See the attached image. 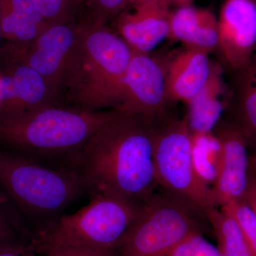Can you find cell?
<instances>
[{
  "mask_svg": "<svg viewBox=\"0 0 256 256\" xmlns=\"http://www.w3.org/2000/svg\"><path fill=\"white\" fill-rule=\"evenodd\" d=\"M156 118L121 114L110 120L82 150L77 172L89 196L105 195L142 203L154 193Z\"/></svg>",
  "mask_w": 256,
  "mask_h": 256,
  "instance_id": "cell-1",
  "label": "cell"
},
{
  "mask_svg": "<svg viewBox=\"0 0 256 256\" xmlns=\"http://www.w3.org/2000/svg\"><path fill=\"white\" fill-rule=\"evenodd\" d=\"M114 110L90 111L52 104L0 118V149L77 172L79 158Z\"/></svg>",
  "mask_w": 256,
  "mask_h": 256,
  "instance_id": "cell-2",
  "label": "cell"
},
{
  "mask_svg": "<svg viewBox=\"0 0 256 256\" xmlns=\"http://www.w3.org/2000/svg\"><path fill=\"white\" fill-rule=\"evenodd\" d=\"M78 22V42L64 74L58 102L63 96L69 107L112 110L122 100L132 50L107 25Z\"/></svg>",
  "mask_w": 256,
  "mask_h": 256,
  "instance_id": "cell-3",
  "label": "cell"
},
{
  "mask_svg": "<svg viewBox=\"0 0 256 256\" xmlns=\"http://www.w3.org/2000/svg\"><path fill=\"white\" fill-rule=\"evenodd\" d=\"M0 190L30 226L34 240L37 234L87 194L77 172L42 164L2 149Z\"/></svg>",
  "mask_w": 256,
  "mask_h": 256,
  "instance_id": "cell-4",
  "label": "cell"
},
{
  "mask_svg": "<svg viewBox=\"0 0 256 256\" xmlns=\"http://www.w3.org/2000/svg\"><path fill=\"white\" fill-rule=\"evenodd\" d=\"M76 213L62 215L37 234L35 254L80 247L114 252L137 218L142 203L98 195Z\"/></svg>",
  "mask_w": 256,
  "mask_h": 256,
  "instance_id": "cell-5",
  "label": "cell"
},
{
  "mask_svg": "<svg viewBox=\"0 0 256 256\" xmlns=\"http://www.w3.org/2000/svg\"><path fill=\"white\" fill-rule=\"evenodd\" d=\"M154 164L158 186L205 216L216 204L212 188L197 174L192 158V133L188 118L156 119Z\"/></svg>",
  "mask_w": 256,
  "mask_h": 256,
  "instance_id": "cell-6",
  "label": "cell"
},
{
  "mask_svg": "<svg viewBox=\"0 0 256 256\" xmlns=\"http://www.w3.org/2000/svg\"><path fill=\"white\" fill-rule=\"evenodd\" d=\"M202 216H205L164 192L154 193L143 202L114 255L169 256L180 242L200 233Z\"/></svg>",
  "mask_w": 256,
  "mask_h": 256,
  "instance_id": "cell-7",
  "label": "cell"
},
{
  "mask_svg": "<svg viewBox=\"0 0 256 256\" xmlns=\"http://www.w3.org/2000/svg\"><path fill=\"white\" fill-rule=\"evenodd\" d=\"M166 64L168 60L150 53H133L124 78L122 100L112 110L152 118L166 114L171 104L166 88Z\"/></svg>",
  "mask_w": 256,
  "mask_h": 256,
  "instance_id": "cell-8",
  "label": "cell"
},
{
  "mask_svg": "<svg viewBox=\"0 0 256 256\" xmlns=\"http://www.w3.org/2000/svg\"><path fill=\"white\" fill-rule=\"evenodd\" d=\"M79 34L80 23L77 20L50 25L30 43L23 63L41 76L57 104L64 74Z\"/></svg>",
  "mask_w": 256,
  "mask_h": 256,
  "instance_id": "cell-9",
  "label": "cell"
},
{
  "mask_svg": "<svg viewBox=\"0 0 256 256\" xmlns=\"http://www.w3.org/2000/svg\"><path fill=\"white\" fill-rule=\"evenodd\" d=\"M214 133L220 140L222 160L218 178L212 186L216 204L222 207L229 202L244 200L250 180V159L248 138L239 124L220 120Z\"/></svg>",
  "mask_w": 256,
  "mask_h": 256,
  "instance_id": "cell-10",
  "label": "cell"
},
{
  "mask_svg": "<svg viewBox=\"0 0 256 256\" xmlns=\"http://www.w3.org/2000/svg\"><path fill=\"white\" fill-rule=\"evenodd\" d=\"M218 21V48L230 72L256 53V0H224Z\"/></svg>",
  "mask_w": 256,
  "mask_h": 256,
  "instance_id": "cell-11",
  "label": "cell"
},
{
  "mask_svg": "<svg viewBox=\"0 0 256 256\" xmlns=\"http://www.w3.org/2000/svg\"><path fill=\"white\" fill-rule=\"evenodd\" d=\"M170 5L168 0H154L132 6V11L124 10L114 18V31L133 53H151L168 38Z\"/></svg>",
  "mask_w": 256,
  "mask_h": 256,
  "instance_id": "cell-12",
  "label": "cell"
},
{
  "mask_svg": "<svg viewBox=\"0 0 256 256\" xmlns=\"http://www.w3.org/2000/svg\"><path fill=\"white\" fill-rule=\"evenodd\" d=\"M212 63L210 53L186 48L166 64V88L170 102L188 104L210 76Z\"/></svg>",
  "mask_w": 256,
  "mask_h": 256,
  "instance_id": "cell-13",
  "label": "cell"
},
{
  "mask_svg": "<svg viewBox=\"0 0 256 256\" xmlns=\"http://www.w3.org/2000/svg\"><path fill=\"white\" fill-rule=\"evenodd\" d=\"M168 38L210 53L218 48V21L210 10L190 5L171 12Z\"/></svg>",
  "mask_w": 256,
  "mask_h": 256,
  "instance_id": "cell-14",
  "label": "cell"
},
{
  "mask_svg": "<svg viewBox=\"0 0 256 256\" xmlns=\"http://www.w3.org/2000/svg\"><path fill=\"white\" fill-rule=\"evenodd\" d=\"M226 90L223 66L212 63L206 84L188 104L186 116L192 134L214 132L222 120Z\"/></svg>",
  "mask_w": 256,
  "mask_h": 256,
  "instance_id": "cell-15",
  "label": "cell"
},
{
  "mask_svg": "<svg viewBox=\"0 0 256 256\" xmlns=\"http://www.w3.org/2000/svg\"><path fill=\"white\" fill-rule=\"evenodd\" d=\"M2 34L31 43L48 26L32 0H0Z\"/></svg>",
  "mask_w": 256,
  "mask_h": 256,
  "instance_id": "cell-16",
  "label": "cell"
},
{
  "mask_svg": "<svg viewBox=\"0 0 256 256\" xmlns=\"http://www.w3.org/2000/svg\"><path fill=\"white\" fill-rule=\"evenodd\" d=\"M15 86V99L4 114L34 110L57 104L44 80L36 70L22 64L12 76Z\"/></svg>",
  "mask_w": 256,
  "mask_h": 256,
  "instance_id": "cell-17",
  "label": "cell"
},
{
  "mask_svg": "<svg viewBox=\"0 0 256 256\" xmlns=\"http://www.w3.org/2000/svg\"><path fill=\"white\" fill-rule=\"evenodd\" d=\"M34 236L30 226L0 190V248L34 256Z\"/></svg>",
  "mask_w": 256,
  "mask_h": 256,
  "instance_id": "cell-18",
  "label": "cell"
},
{
  "mask_svg": "<svg viewBox=\"0 0 256 256\" xmlns=\"http://www.w3.org/2000/svg\"><path fill=\"white\" fill-rule=\"evenodd\" d=\"M233 74V96L239 122L248 138L256 142V53L250 62Z\"/></svg>",
  "mask_w": 256,
  "mask_h": 256,
  "instance_id": "cell-19",
  "label": "cell"
},
{
  "mask_svg": "<svg viewBox=\"0 0 256 256\" xmlns=\"http://www.w3.org/2000/svg\"><path fill=\"white\" fill-rule=\"evenodd\" d=\"M205 217L214 232L218 250L224 256H254L235 218L218 207L205 212Z\"/></svg>",
  "mask_w": 256,
  "mask_h": 256,
  "instance_id": "cell-20",
  "label": "cell"
},
{
  "mask_svg": "<svg viewBox=\"0 0 256 256\" xmlns=\"http://www.w3.org/2000/svg\"><path fill=\"white\" fill-rule=\"evenodd\" d=\"M192 158L198 176L212 188L218 178L222 149L214 133L192 134Z\"/></svg>",
  "mask_w": 256,
  "mask_h": 256,
  "instance_id": "cell-21",
  "label": "cell"
},
{
  "mask_svg": "<svg viewBox=\"0 0 256 256\" xmlns=\"http://www.w3.org/2000/svg\"><path fill=\"white\" fill-rule=\"evenodd\" d=\"M129 0H82L78 14L80 22L107 25L126 10ZM78 18V16H77Z\"/></svg>",
  "mask_w": 256,
  "mask_h": 256,
  "instance_id": "cell-22",
  "label": "cell"
},
{
  "mask_svg": "<svg viewBox=\"0 0 256 256\" xmlns=\"http://www.w3.org/2000/svg\"><path fill=\"white\" fill-rule=\"evenodd\" d=\"M47 25L70 22L78 16L82 0H32Z\"/></svg>",
  "mask_w": 256,
  "mask_h": 256,
  "instance_id": "cell-23",
  "label": "cell"
},
{
  "mask_svg": "<svg viewBox=\"0 0 256 256\" xmlns=\"http://www.w3.org/2000/svg\"><path fill=\"white\" fill-rule=\"evenodd\" d=\"M232 216L242 229L254 256H256V216L244 200L229 202L220 207Z\"/></svg>",
  "mask_w": 256,
  "mask_h": 256,
  "instance_id": "cell-24",
  "label": "cell"
},
{
  "mask_svg": "<svg viewBox=\"0 0 256 256\" xmlns=\"http://www.w3.org/2000/svg\"><path fill=\"white\" fill-rule=\"evenodd\" d=\"M220 252L201 233L192 234L174 248L169 256H218Z\"/></svg>",
  "mask_w": 256,
  "mask_h": 256,
  "instance_id": "cell-25",
  "label": "cell"
},
{
  "mask_svg": "<svg viewBox=\"0 0 256 256\" xmlns=\"http://www.w3.org/2000/svg\"><path fill=\"white\" fill-rule=\"evenodd\" d=\"M44 256H116L114 252L80 247L54 248L42 252Z\"/></svg>",
  "mask_w": 256,
  "mask_h": 256,
  "instance_id": "cell-26",
  "label": "cell"
},
{
  "mask_svg": "<svg viewBox=\"0 0 256 256\" xmlns=\"http://www.w3.org/2000/svg\"><path fill=\"white\" fill-rule=\"evenodd\" d=\"M244 200L256 216V175L250 174L248 186Z\"/></svg>",
  "mask_w": 256,
  "mask_h": 256,
  "instance_id": "cell-27",
  "label": "cell"
},
{
  "mask_svg": "<svg viewBox=\"0 0 256 256\" xmlns=\"http://www.w3.org/2000/svg\"><path fill=\"white\" fill-rule=\"evenodd\" d=\"M170 4H174L180 6H186L191 4L192 0H168Z\"/></svg>",
  "mask_w": 256,
  "mask_h": 256,
  "instance_id": "cell-28",
  "label": "cell"
},
{
  "mask_svg": "<svg viewBox=\"0 0 256 256\" xmlns=\"http://www.w3.org/2000/svg\"><path fill=\"white\" fill-rule=\"evenodd\" d=\"M250 174L256 175V149L255 153L250 160Z\"/></svg>",
  "mask_w": 256,
  "mask_h": 256,
  "instance_id": "cell-29",
  "label": "cell"
},
{
  "mask_svg": "<svg viewBox=\"0 0 256 256\" xmlns=\"http://www.w3.org/2000/svg\"><path fill=\"white\" fill-rule=\"evenodd\" d=\"M0 256H22L18 252L8 249L0 248Z\"/></svg>",
  "mask_w": 256,
  "mask_h": 256,
  "instance_id": "cell-30",
  "label": "cell"
},
{
  "mask_svg": "<svg viewBox=\"0 0 256 256\" xmlns=\"http://www.w3.org/2000/svg\"><path fill=\"white\" fill-rule=\"evenodd\" d=\"M151 1H154V0H129L128 6H136V5L143 4V3L148 2Z\"/></svg>",
  "mask_w": 256,
  "mask_h": 256,
  "instance_id": "cell-31",
  "label": "cell"
},
{
  "mask_svg": "<svg viewBox=\"0 0 256 256\" xmlns=\"http://www.w3.org/2000/svg\"><path fill=\"white\" fill-rule=\"evenodd\" d=\"M2 35V31H1V16H0V36Z\"/></svg>",
  "mask_w": 256,
  "mask_h": 256,
  "instance_id": "cell-32",
  "label": "cell"
},
{
  "mask_svg": "<svg viewBox=\"0 0 256 256\" xmlns=\"http://www.w3.org/2000/svg\"><path fill=\"white\" fill-rule=\"evenodd\" d=\"M224 256L222 255V254H220V256Z\"/></svg>",
  "mask_w": 256,
  "mask_h": 256,
  "instance_id": "cell-33",
  "label": "cell"
},
{
  "mask_svg": "<svg viewBox=\"0 0 256 256\" xmlns=\"http://www.w3.org/2000/svg\"></svg>",
  "mask_w": 256,
  "mask_h": 256,
  "instance_id": "cell-34",
  "label": "cell"
}]
</instances>
